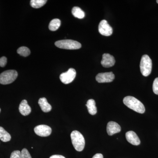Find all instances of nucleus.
Masks as SVG:
<instances>
[{"mask_svg": "<svg viewBox=\"0 0 158 158\" xmlns=\"http://www.w3.org/2000/svg\"><path fill=\"white\" fill-rule=\"evenodd\" d=\"M115 59L113 56L108 53H105L103 55L101 64L104 67L109 68L112 67L115 64Z\"/></svg>", "mask_w": 158, "mask_h": 158, "instance_id": "obj_10", "label": "nucleus"}, {"mask_svg": "<svg viewBox=\"0 0 158 158\" xmlns=\"http://www.w3.org/2000/svg\"><path fill=\"white\" fill-rule=\"evenodd\" d=\"M126 138L127 141L131 144L134 145H138L140 144L141 141L139 137L135 132L129 131L126 134Z\"/></svg>", "mask_w": 158, "mask_h": 158, "instance_id": "obj_12", "label": "nucleus"}, {"mask_svg": "<svg viewBox=\"0 0 158 158\" xmlns=\"http://www.w3.org/2000/svg\"><path fill=\"white\" fill-rule=\"evenodd\" d=\"M121 130V127L117 123L113 121L108 123L107 126V132L109 135L112 136L116 133L120 132Z\"/></svg>", "mask_w": 158, "mask_h": 158, "instance_id": "obj_11", "label": "nucleus"}, {"mask_svg": "<svg viewBox=\"0 0 158 158\" xmlns=\"http://www.w3.org/2000/svg\"><path fill=\"white\" fill-rule=\"evenodd\" d=\"M123 102L127 106L137 113L142 114L145 112V109L144 105L134 97H125L123 99Z\"/></svg>", "mask_w": 158, "mask_h": 158, "instance_id": "obj_1", "label": "nucleus"}, {"mask_svg": "<svg viewBox=\"0 0 158 158\" xmlns=\"http://www.w3.org/2000/svg\"><path fill=\"white\" fill-rule=\"evenodd\" d=\"M18 77V73L15 70H8L0 74V84L9 85L14 81Z\"/></svg>", "mask_w": 158, "mask_h": 158, "instance_id": "obj_5", "label": "nucleus"}, {"mask_svg": "<svg viewBox=\"0 0 158 158\" xmlns=\"http://www.w3.org/2000/svg\"><path fill=\"white\" fill-rule=\"evenodd\" d=\"M140 70L141 73L144 77L149 76L152 69V61L149 56L144 55L141 57L140 62Z\"/></svg>", "mask_w": 158, "mask_h": 158, "instance_id": "obj_4", "label": "nucleus"}, {"mask_svg": "<svg viewBox=\"0 0 158 158\" xmlns=\"http://www.w3.org/2000/svg\"><path fill=\"white\" fill-rule=\"evenodd\" d=\"M61 25V21L58 19H55L52 20L49 24V29L51 31H57Z\"/></svg>", "mask_w": 158, "mask_h": 158, "instance_id": "obj_18", "label": "nucleus"}, {"mask_svg": "<svg viewBox=\"0 0 158 158\" xmlns=\"http://www.w3.org/2000/svg\"><path fill=\"white\" fill-rule=\"evenodd\" d=\"M19 111L23 116H27L31 113V108L28 104L26 100H23L20 104Z\"/></svg>", "mask_w": 158, "mask_h": 158, "instance_id": "obj_13", "label": "nucleus"}, {"mask_svg": "<svg viewBox=\"0 0 158 158\" xmlns=\"http://www.w3.org/2000/svg\"><path fill=\"white\" fill-rule=\"evenodd\" d=\"M92 158H103V156L102 154L97 153Z\"/></svg>", "mask_w": 158, "mask_h": 158, "instance_id": "obj_26", "label": "nucleus"}, {"mask_svg": "<svg viewBox=\"0 0 158 158\" xmlns=\"http://www.w3.org/2000/svg\"><path fill=\"white\" fill-rule=\"evenodd\" d=\"M49 158H65V157L62 155H55L51 156Z\"/></svg>", "mask_w": 158, "mask_h": 158, "instance_id": "obj_25", "label": "nucleus"}, {"mask_svg": "<svg viewBox=\"0 0 158 158\" xmlns=\"http://www.w3.org/2000/svg\"><path fill=\"white\" fill-rule=\"evenodd\" d=\"M7 62V59L6 57L3 56L0 58V66L4 67L6 66Z\"/></svg>", "mask_w": 158, "mask_h": 158, "instance_id": "obj_24", "label": "nucleus"}, {"mask_svg": "<svg viewBox=\"0 0 158 158\" xmlns=\"http://www.w3.org/2000/svg\"><path fill=\"white\" fill-rule=\"evenodd\" d=\"M1 109H0V112H1Z\"/></svg>", "mask_w": 158, "mask_h": 158, "instance_id": "obj_28", "label": "nucleus"}, {"mask_svg": "<svg viewBox=\"0 0 158 158\" xmlns=\"http://www.w3.org/2000/svg\"><path fill=\"white\" fill-rule=\"evenodd\" d=\"M11 139V136L8 132L2 127H0V140L3 142H8Z\"/></svg>", "mask_w": 158, "mask_h": 158, "instance_id": "obj_17", "label": "nucleus"}, {"mask_svg": "<svg viewBox=\"0 0 158 158\" xmlns=\"http://www.w3.org/2000/svg\"><path fill=\"white\" fill-rule=\"evenodd\" d=\"M47 2L46 0H31V6L35 9H39L44 6Z\"/></svg>", "mask_w": 158, "mask_h": 158, "instance_id": "obj_19", "label": "nucleus"}, {"mask_svg": "<svg viewBox=\"0 0 158 158\" xmlns=\"http://www.w3.org/2000/svg\"><path fill=\"white\" fill-rule=\"evenodd\" d=\"M72 142L77 151L81 152L85 148V142L84 136L78 131H74L71 134Z\"/></svg>", "mask_w": 158, "mask_h": 158, "instance_id": "obj_2", "label": "nucleus"}, {"mask_svg": "<svg viewBox=\"0 0 158 158\" xmlns=\"http://www.w3.org/2000/svg\"><path fill=\"white\" fill-rule=\"evenodd\" d=\"M38 104L41 108V110L44 113H48L52 110V106L48 103L47 100L45 98H40L38 101Z\"/></svg>", "mask_w": 158, "mask_h": 158, "instance_id": "obj_14", "label": "nucleus"}, {"mask_svg": "<svg viewBox=\"0 0 158 158\" xmlns=\"http://www.w3.org/2000/svg\"><path fill=\"white\" fill-rule=\"evenodd\" d=\"M115 75L113 72L102 73H98L96 77L97 81L98 83H110L113 81Z\"/></svg>", "mask_w": 158, "mask_h": 158, "instance_id": "obj_9", "label": "nucleus"}, {"mask_svg": "<svg viewBox=\"0 0 158 158\" xmlns=\"http://www.w3.org/2000/svg\"><path fill=\"white\" fill-rule=\"evenodd\" d=\"M72 13L74 17L79 19H82L85 17V12L78 7H74L72 10Z\"/></svg>", "mask_w": 158, "mask_h": 158, "instance_id": "obj_16", "label": "nucleus"}, {"mask_svg": "<svg viewBox=\"0 0 158 158\" xmlns=\"http://www.w3.org/2000/svg\"><path fill=\"white\" fill-rule=\"evenodd\" d=\"M88 108V112L90 115H94L96 114L97 110L96 106L95 101L92 99L88 100L86 105Z\"/></svg>", "mask_w": 158, "mask_h": 158, "instance_id": "obj_15", "label": "nucleus"}, {"mask_svg": "<svg viewBox=\"0 0 158 158\" xmlns=\"http://www.w3.org/2000/svg\"><path fill=\"white\" fill-rule=\"evenodd\" d=\"M20 158H32L27 149L23 148L21 152Z\"/></svg>", "mask_w": 158, "mask_h": 158, "instance_id": "obj_21", "label": "nucleus"}, {"mask_svg": "<svg viewBox=\"0 0 158 158\" xmlns=\"http://www.w3.org/2000/svg\"><path fill=\"white\" fill-rule=\"evenodd\" d=\"M98 31L100 34L105 36H110L113 32V28L106 20H103L99 23Z\"/></svg>", "mask_w": 158, "mask_h": 158, "instance_id": "obj_7", "label": "nucleus"}, {"mask_svg": "<svg viewBox=\"0 0 158 158\" xmlns=\"http://www.w3.org/2000/svg\"><path fill=\"white\" fill-rule=\"evenodd\" d=\"M18 53L23 57H27L31 54V51L26 47H21L17 50Z\"/></svg>", "mask_w": 158, "mask_h": 158, "instance_id": "obj_20", "label": "nucleus"}, {"mask_svg": "<svg viewBox=\"0 0 158 158\" xmlns=\"http://www.w3.org/2000/svg\"><path fill=\"white\" fill-rule=\"evenodd\" d=\"M55 45L59 48L68 50H76L81 48L80 43L72 40H64L56 41Z\"/></svg>", "mask_w": 158, "mask_h": 158, "instance_id": "obj_3", "label": "nucleus"}, {"mask_svg": "<svg viewBox=\"0 0 158 158\" xmlns=\"http://www.w3.org/2000/svg\"><path fill=\"white\" fill-rule=\"evenodd\" d=\"M156 2L158 3V0H157L156 1Z\"/></svg>", "mask_w": 158, "mask_h": 158, "instance_id": "obj_27", "label": "nucleus"}, {"mask_svg": "<svg viewBox=\"0 0 158 158\" xmlns=\"http://www.w3.org/2000/svg\"><path fill=\"white\" fill-rule=\"evenodd\" d=\"M76 76V71L73 68H70L66 72L62 73L60 75L61 82L64 84H69L73 81Z\"/></svg>", "mask_w": 158, "mask_h": 158, "instance_id": "obj_6", "label": "nucleus"}, {"mask_svg": "<svg viewBox=\"0 0 158 158\" xmlns=\"http://www.w3.org/2000/svg\"><path fill=\"white\" fill-rule=\"evenodd\" d=\"M35 134L40 137H48L52 133V128L46 125H40L34 128Z\"/></svg>", "mask_w": 158, "mask_h": 158, "instance_id": "obj_8", "label": "nucleus"}, {"mask_svg": "<svg viewBox=\"0 0 158 158\" xmlns=\"http://www.w3.org/2000/svg\"><path fill=\"white\" fill-rule=\"evenodd\" d=\"M154 93L158 95V77L155 79L152 86Z\"/></svg>", "mask_w": 158, "mask_h": 158, "instance_id": "obj_22", "label": "nucleus"}, {"mask_svg": "<svg viewBox=\"0 0 158 158\" xmlns=\"http://www.w3.org/2000/svg\"><path fill=\"white\" fill-rule=\"evenodd\" d=\"M21 152L19 150L14 151L11 153L10 158H20Z\"/></svg>", "mask_w": 158, "mask_h": 158, "instance_id": "obj_23", "label": "nucleus"}]
</instances>
